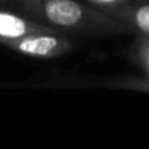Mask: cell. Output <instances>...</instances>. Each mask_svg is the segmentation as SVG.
Listing matches in <instances>:
<instances>
[{
	"instance_id": "cell-5",
	"label": "cell",
	"mask_w": 149,
	"mask_h": 149,
	"mask_svg": "<svg viewBox=\"0 0 149 149\" xmlns=\"http://www.w3.org/2000/svg\"><path fill=\"white\" fill-rule=\"evenodd\" d=\"M128 55L144 75H149V36H136Z\"/></svg>"
},
{
	"instance_id": "cell-1",
	"label": "cell",
	"mask_w": 149,
	"mask_h": 149,
	"mask_svg": "<svg viewBox=\"0 0 149 149\" xmlns=\"http://www.w3.org/2000/svg\"><path fill=\"white\" fill-rule=\"evenodd\" d=\"M40 8L45 19L61 29L103 36L132 34L125 24L91 3L77 0H42Z\"/></svg>"
},
{
	"instance_id": "cell-3",
	"label": "cell",
	"mask_w": 149,
	"mask_h": 149,
	"mask_svg": "<svg viewBox=\"0 0 149 149\" xmlns=\"http://www.w3.org/2000/svg\"><path fill=\"white\" fill-rule=\"evenodd\" d=\"M106 13L125 24L133 36H149V2L133 3L132 0L130 3L109 8Z\"/></svg>"
},
{
	"instance_id": "cell-2",
	"label": "cell",
	"mask_w": 149,
	"mask_h": 149,
	"mask_svg": "<svg viewBox=\"0 0 149 149\" xmlns=\"http://www.w3.org/2000/svg\"><path fill=\"white\" fill-rule=\"evenodd\" d=\"M2 45L36 58H56L71 52L74 43L59 36V32H32L13 40H7Z\"/></svg>"
},
{
	"instance_id": "cell-8",
	"label": "cell",
	"mask_w": 149,
	"mask_h": 149,
	"mask_svg": "<svg viewBox=\"0 0 149 149\" xmlns=\"http://www.w3.org/2000/svg\"><path fill=\"white\" fill-rule=\"evenodd\" d=\"M29 2H34V3H40L42 0H29Z\"/></svg>"
},
{
	"instance_id": "cell-7",
	"label": "cell",
	"mask_w": 149,
	"mask_h": 149,
	"mask_svg": "<svg viewBox=\"0 0 149 149\" xmlns=\"http://www.w3.org/2000/svg\"><path fill=\"white\" fill-rule=\"evenodd\" d=\"M88 3L98 7L100 10L106 11L109 8H116V7H120V5H125V3H130L132 0H87Z\"/></svg>"
},
{
	"instance_id": "cell-4",
	"label": "cell",
	"mask_w": 149,
	"mask_h": 149,
	"mask_svg": "<svg viewBox=\"0 0 149 149\" xmlns=\"http://www.w3.org/2000/svg\"><path fill=\"white\" fill-rule=\"evenodd\" d=\"M32 32H59V31L43 26V24L32 23L29 19L18 16V15L0 10V43L27 36V34Z\"/></svg>"
},
{
	"instance_id": "cell-6",
	"label": "cell",
	"mask_w": 149,
	"mask_h": 149,
	"mask_svg": "<svg viewBox=\"0 0 149 149\" xmlns=\"http://www.w3.org/2000/svg\"><path fill=\"white\" fill-rule=\"evenodd\" d=\"M116 84H117V87H122V88H130V90H138V91H149V75L120 79Z\"/></svg>"
}]
</instances>
